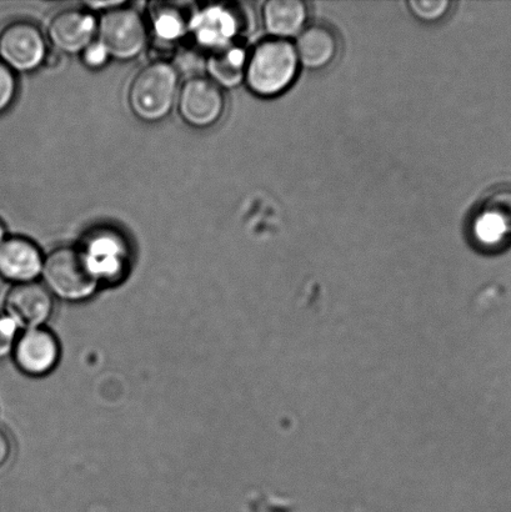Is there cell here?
<instances>
[{"instance_id":"1","label":"cell","mask_w":511,"mask_h":512,"mask_svg":"<svg viewBox=\"0 0 511 512\" xmlns=\"http://www.w3.org/2000/svg\"><path fill=\"white\" fill-rule=\"evenodd\" d=\"M180 75L173 63L155 60L140 69L130 83L128 104L145 123L162 122L178 102Z\"/></svg>"},{"instance_id":"2","label":"cell","mask_w":511,"mask_h":512,"mask_svg":"<svg viewBox=\"0 0 511 512\" xmlns=\"http://www.w3.org/2000/svg\"><path fill=\"white\" fill-rule=\"evenodd\" d=\"M299 64L292 43L283 39L265 40L250 53L244 82L259 97H277L294 83Z\"/></svg>"},{"instance_id":"3","label":"cell","mask_w":511,"mask_h":512,"mask_svg":"<svg viewBox=\"0 0 511 512\" xmlns=\"http://www.w3.org/2000/svg\"><path fill=\"white\" fill-rule=\"evenodd\" d=\"M43 285L54 298L80 303L97 293L100 280L83 249L55 248L44 256Z\"/></svg>"},{"instance_id":"4","label":"cell","mask_w":511,"mask_h":512,"mask_svg":"<svg viewBox=\"0 0 511 512\" xmlns=\"http://www.w3.org/2000/svg\"><path fill=\"white\" fill-rule=\"evenodd\" d=\"M97 40L107 50L110 59L130 62L148 47V25L138 10L125 4L102 14L98 20Z\"/></svg>"},{"instance_id":"5","label":"cell","mask_w":511,"mask_h":512,"mask_svg":"<svg viewBox=\"0 0 511 512\" xmlns=\"http://www.w3.org/2000/svg\"><path fill=\"white\" fill-rule=\"evenodd\" d=\"M48 53L47 39L34 23L17 20L0 32V62L14 73L35 72Z\"/></svg>"},{"instance_id":"6","label":"cell","mask_w":511,"mask_h":512,"mask_svg":"<svg viewBox=\"0 0 511 512\" xmlns=\"http://www.w3.org/2000/svg\"><path fill=\"white\" fill-rule=\"evenodd\" d=\"M179 115L195 129H208L222 119L225 97L222 88L205 77H190L180 87Z\"/></svg>"},{"instance_id":"7","label":"cell","mask_w":511,"mask_h":512,"mask_svg":"<svg viewBox=\"0 0 511 512\" xmlns=\"http://www.w3.org/2000/svg\"><path fill=\"white\" fill-rule=\"evenodd\" d=\"M5 315L18 328H42L54 310V296L43 283L13 285L4 300Z\"/></svg>"},{"instance_id":"8","label":"cell","mask_w":511,"mask_h":512,"mask_svg":"<svg viewBox=\"0 0 511 512\" xmlns=\"http://www.w3.org/2000/svg\"><path fill=\"white\" fill-rule=\"evenodd\" d=\"M13 359L25 375L44 376L55 369L60 359L57 336L47 328L23 330L15 340Z\"/></svg>"},{"instance_id":"9","label":"cell","mask_w":511,"mask_h":512,"mask_svg":"<svg viewBox=\"0 0 511 512\" xmlns=\"http://www.w3.org/2000/svg\"><path fill=\"white\" fill-rule=\"evenodd\" d=\"M98 20L87 9H65L54 15L48 38L59 53L82 54L97 40Z\"/></svg>"},{"instance_id":"10","label":"cell","mask_w":511,"mask_h":512,"mask_svg":"<svg viewBox=\"0 0 511 512\" xmlns=\"http://www.w3.org/2000/svg\"><path fill=\"white\" fill-rule=\"evenodd\" d=\"M244 23L237 9L209 7L190 20L189 32L209 52L237 43Z\"/></svg>"},{"instance_id":"11","label":"cell","mask_w":511,"mask_h":512,"mask_svg":"<svg viewBox=\"0 0 511 512\" xmlns=\"http://www.w3.org/2000/svg\"><path fill=\"white\" fill-rule=\"evenodd\" d=\"M43 261L42 252L32 240L7 238L0 245V278L14 285L32 283L42 275Z\"/></svg>"},{"instance_id":"12","label":"cell","mask_w":511,"mask_h":512,"mask_svg":"<svg viewBox=\"0 0 511 512\" xmlns=\"http://www.w3.org/2000/svg\"><path fill=\"white\" fill-rule=\"evenodd\" d=\"M299 63L304 68L319 70L334 62L339 52V40L332 29L323 24H313L298 35Z\"/></svg>"},{"instance_id":"13","label":"cell","mask_w":511,"mask_h":512,"mask_svg":"<svg viewBox=\"0 0 511 512\" xmlns=\"http://www.w3.org/2000/svg\"><path fill=\"white\" fill-rule=\"evenodd\" d=\"M308 4L302 0H270L263 7V24L277 39L297 37L305 29Z\"/></svg>"},{"instance_id":"14","label":"cell","mask_w":511,"mask_h":512,"mask_svg":"<svg viewBox=\"0 0 511 512\" xmlns=\"http://www.w3.org/2000/svg\"><path fill=\"white\" fill-rule=\"evenodd\" d=\"M247 50L242 44L233 43L214 52L205 60L208 78L222 89L237 88L245 79L248 63Z\"/></svg>"},{"instance_id":"15","label":"cell","mask_w":511,"mask_h":512,"mask_svg":"<svg viewBox=\"0 0 511 512\" xmlns=\"http://www.w3.org/2000/svg\"><path fill=\"white\" fill-rule=\"evenodd\" d=\"M125 247L122 240L115 234H98L83 249L90 265L97 274L99 280L112 279L123 270L125 263Z\"/></svg>"},{"instance_id":"16","label":"cell","mask_w":511,"mask_h":512,"mask_svg":"<svg viewBox=\"0 0 511 512\" xmlns=\"http://www.w3.org/2000/svg\"><path fill=\"white\" fill-rule=\"evenodd\" d=\"M152 25L159 42L173 43L189 32L190 19L184 10L173 4H158L153 9Z\"/></svg>"},{"instance_id":"17","label":"cell","mask_w":511,"mask_h":512,"mask_svg":"<svg viewBox=\"0 0 511 512\" xmlns=\"http://www.w3.org/2000/svg\"><path fill=\"white\" fill-rule=\"evenodd\" d=\"M502 225L508 237L511 235V189L497 190L484 204V212Z\"/></svg>"},{"instance_id":"18","label":"cell","mask_w":511,"mask_h":512,"mask_svg":"<svg viewBox=\"0 0 511 512\" xmlns=\"http://www.w3.org/2000/svg\"><path fill=\"white\" fill-rule=\"evenodd\" d=\"M412 13L425 23H434L443 19L450 8L449 0H410Z\"/></svg>"},{"instance_id":"19","label":"cell","mask_w":511,"mask_h":512,"mask_svg":"<svg viewBox=\"0 0 511 512\" xmlns=\"http://www.w3.org/2000/svg\"><path fill=\"white\" fill-rule=\"evenodd\" d=\"M17 92L18 82L15 73L0 62V114L12 107Z\"/></svg>"},{"instance_id":"20","label":"cell","mask_w":511,"mask_h":512,"mask_svg":"<svg viewBox=\"0 0 511 512\" xmlns=\"http://www.w3.org/2000/svg\"><path fill=\"white\" fill-rule=\"evenodd\" d=\"M17 338L18 326L7 315H0V360L13 353Z\"/></svg>"},{"instance_id":"21","label":"cell","mask_w":511,"mask_h":512,"mask_svg":"<svg viewBox=\"0 0 511 512\" xmlns=\"http://www.w3.org/2000/svg\"><path fill=\"white\" fill-rule=\"evenodd\" d=\"M80 55H82L85 67L93 70L102 69L110 60L107 50H105L98 40L90 44Z\"/></svg>"},{"instance_id":"22","label":"cell","mask_w":511,"mask_h":512,"mask_svg":"<svg viewBox=\"0 0 511 512\" xmlns=\"http://www.w3.org/2000/svg\"><path fill=\"white\" fill-rule=\"evenodd\" d=\"M12 455V441L3 429H0V468L7 463Z\"/></svg>"},{"instance_id":"23","label":"cell","mask_w":511,"mask_h":512,"mask_svg":"<svg viewBox=\"0 0 511 512\" xmlns=\"http://www.w3.org/2000/svg\"><path fill=\"white\" fill-rule=\"evenodd\" d=\"M128 4L125 2H89L85 3V7H87L88 12H102L108 13L110 10H114L120 7H123V5Z\"/></svg>"},{"instance_id":"24","label":"cell","mask_w":511,"mask_h":512,"mask_svg":"<svg viewBox=\"0 0 511 512\" xmlns=\"http://www.w3.org/2000/svg\"><path fill=\"white\" fill-rule=\"evenodd\" d=\"M7 239V230H5L2 220H0V245H2Z\"/></svg>"}]
</instances>
